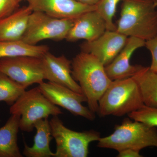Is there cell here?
<instances>
[{
    "label": "cell",
    "mask_w": 157,
    "mask_h": 157,
    "mask_svg": "<svg viewBox=\"0 0 157 157\" xmlns=\"http://www.w3.org/2000/svg\"><path fill=\"white\" fill-rule=\"evenodd\" d=\"M105 67L95 56L83 52L72 61V76L86 98L88 107L94 113L98 112L100 99L112 81Z\"/></svg>",
    "instance_id": "cell-1"
},
{
    "label": "cell",
    "mask_w": 157,
    "mask_h": 157,
    "mask_svg": "<svg viewBox=\"0 0 157 157\" xmlns=\"http://www.w3.org/2000/svg\"><path fill=\"white\" fill-rule=\"evenodd\" d=\"M117 32L146 41L157 36V7L151 0H122Z\"/></svg>",
    "instance_id": "cell-2"
},
{
    "label": "cell",
    "mask_w": 157,
    "mask_h": 157,
    "mask_svg": "<svg viewBox=\"0 0 157 157\" xmlns=\"http://www.w3.org/2000/svg\"><path fill=\"white\" fill-rule=\"evenodd\" d=\"M144 105L137 82L133 77L112 80L102 96L98 112L101 117H121Z\"/></svg>",
    "instance_id": "cell-3"
},
{
    "label": "cell",
    "mask_w": 157,
    "mask_h": 157,
    "mask_svg": "<svg viewBox=\"0 0 157 157\" xmlns=\"http://www.w3.org/2000/svg\"><path fill=\"white\" fill-rule=\"evenodd\" d=\"M98 147L118 152L126 149L140 151L148 147L157 148V128L131 118H125L121 124L115 126L112 134L99 139Z\"/></svg>",
    "instance_id": "cell-4"
},
{
    "label": "cell",
    "mask_w": 157,
    "mask_h": 157,
    "mask_svg": "<svg viewBox=\"0 0 157 157\" xmlns=\"http://www.w3.org/2000/svg\"><path fill=\"white\" fill-rule=\"evenodd\" d=\"M9 111L11 114L20 116L19 129L27 132L33 131L37 121L63 113L57 106L44 95L39 86L25 90L11 106Z\"/></svg>",
    "instance_id": "cell-5"
},
{
    "label": "cell",
    "mask_w": 157,
    "mask_h": 157,
    "mask_svg": "<svg viewBox=\"0 0 157 157\" xmlns=\"http://www.w3.org/2000/svg\"><path fill=\"white\" fill-rule=\"evenodd\" d=\"M52 136L55 140L54 157H86L90 143L101 138L99 132L94 130L76 132L68 128L58 116L49 121Z\"/></svg>",
    "instance_id": "cell-6"
},
{
    "label": "cell",
    "mask_w": 157,
    "mask_h": 157,
    "mask_svg": "<svg viewBox=\"0 0 157 157\" xmlns=\"http://www.w3.org/2000/svg\"><path fill=\"white\" fill-rule=\"evenodd\" d=\"M75 19L57 18L41 11H33L21 40L32 45H36L47 39L56 41L66 39Z\"/></svg>",
    "instance_id": "cell-7"
},
{
    "label": "cell",
    "mask_w": 157,
    "mask_h": 157,
    "mask_svg": "<svg viewBox=\"0 0 157 157\" xmlns=\"http://www.w3.org/2000/svg\"><path fill=\"white\" fill-rule=\"evenodd\" d=\"M0 71L26 89L30 86L40 84L45 80L42 58L31 56L0 59Z\"/></svg>",
    "instance_id": "cell-8"
},
{
    "label": "cell",
    "mask_w": 157,
    "mask_h": 157,
    "mask_svg": "<svg viewBox=\"0 0 157 157\" xmlns=\"http://www.w3.org/2000/svg\"><path fill=\"white\" fill-rule=\"evenodd\" d=\"M39 85L42 94L52 104L64 108L73 115L88 120L93 121L95 118V113L82 105V103L87 101L83 94L49 81H43Z\"/></svg>",
    "instance_id": "cell-9"
},
{
    "label": "cell",
    "mask_w": 157,
    "mask_h": 157,
    "mask_svg": "<svg viewBox=\"0 0 157 157\" xmlns=\"http://www.w3.org/2000/svg\"><path fill=\"white\" fill-rule=\"evenodd\" d=\"M128 38L116 31L106 30L95 40L82 43L81 51L93 55L106 67L124 48Z\"/></svg>",
    "instance_id": "cell-10"
},
{
    "label": "cell",
    "mask_w": 157,
    "mask_h": 157,
    "mask_svg": "<svg viewBox=\"0 0 157 157\" xmlns=\"http://www.w3.org/2000/svg\"><path fill=\"white\" fill-rule=\"evenodd\" d=\"M45 79L82 94L80 86L72 75V61L64 55L56 56L49 51L42 58Z\"/></svg>",
    "instance_id": "cell-11"
},
{
    "label": "cell",
    "mask_w": 157,
    "mask_h": 157,
    "mask_svg": "<svg viewBox=\"0 0 157 157\" xmlns=\"http://www.w3.org/2000/svg\"><path fill=\"white\" fill-rule=\"evenodd\" d=\"M29 6L33 11H41L59 18L76 19L88 11L96 10L75 0H29Z\"/></svg>",
    "instance_id": "cell-12"
},
{
    "label": "cell",
    "mask_w": 157,
    "mask_h": 157,
    "mask_svg": "<svg viewBox=\"0 0 157 157\" xmlns=\"http://www.w3.org/2000/svg\"><path fill=\"white\" fill-rule=\"evenodd\" d=\"M107 30L106 23L97 10L88 11L74 20L66 40L90 42L98 39Z\"/></svg>",
    "instance_id": "cell-13"
},
{
    "label": "cell",
    "mask_w": 157,
    "mask_h": 157,
    "mask_svg": "<svg viewBox=\"0 0 157 157\" xmlns=\"http://www.w3.org/2000/svg\"><path fill=\"white\" fill-rule=\"evenodd\" d=\"M146 41L134 37H129L119 53L110 64L105 67L107 75L112 80L132 77L140 65H133L130 63L135 51L145 46Z\"/></svg>",
    "instance_id": "cell-14"
},
{
    "label": "cell",
    "mask_w": 157,
    "mask_h": 157,
    "mask_svg": "<svg viewBox=\"0 0 157 157\" xmlns=\"http://www.w3.org/2000/svg\"><path fill=\"white\" fill-rule=\"evenodd\" d=\"M33 10L24 6L0 20V41L22 39L26 30L29 18Z\"/></svg>",
    "instance_id": "cell-15"
},
{
    "label": "cell",
    "mask_w": 157,
    "mask_h": 157,
    "mask_svg": "<svg viewBox=\"0 0 157 157\" xmlns=\"http://www.w3.org/2000/svg\"><path fill=\"white\" fill-rule=\"evenodd\" d=\"M36 133L34 144L30 147L25 143L22 154L26 157H54L51 151L50 143L53 139L48 118L37 121L34 125Z\"/></svg>",
    "instance_id": "cell-16"
},
{
    "label": "cell",
    "mask_w": 157,
    "mask_h": 157,
    "mask_svg": "<svg viewBox=\"0 0 157 157\" xmlns=\"http://www.w3.org/2000/svg\"><path fill=\"white\" fill-rule=\"evenodd\" d=\"M20 116L11 114L0 128V157H22L17 144Z\"/></svg>",
    "instance_id": "cell-17"
},
{
    "label": "cell",
    "mask_w": 157,
    "mask_h": 157,
    "mask_svg": "<svg viewBox=\"0 0 157 157\" xmlns=\"http://www.w3.org/2000/svg\"><path fill=\"white\" fill-rule=\"evenodd\" d=\"M48 51L49 47L47 45H32L21 39L0 41V59L19 56L41 58Z\"/></svg>",
    "instance_id": "cell-18"
},
{
    "label": "cell",
    "mask_w": 157,
    "mask_h": 157,
    "mask_svg": "<svg viewBox=\"0 0 157 157\" xmlns=\"http://www.w3.org/2000/svg\"><path fill=\"white\" fill-rule=\"evenodd\" d=\"M132 77L138 85L144 105L157 107V73L152 71L149 67L140 65Z\"/></svg>",
    "instance_id": "cell-19"
},
{
    "label": "cell",
    "mask_w": 157,
    "mask_h": 157,
    "mask_svg": "<svg viewBox=\"0 0 157 157\" xmlns=\"http://www.w3.org/2000/svg\"><path fill=\"white\" fill-rule=\"evenodd\" d=\"M26 89L0 71V101H4L11 106Z\"/></svg>",
    "instance_id": "cell-20"
},
{
    "label": "cell",
    "mask_w": 157,
    "mask_h": 157,
    "mask_svg": "<svg viewBox=\"0 0 157 157\" xmlns=\"http://www.w3.org/2000/svg\"><path fill=\"white\" fill-rule=\"evenodd\" d=\"M122 0H100L96 6V10L105 20L107 30L116 31L113 21L118 4Z\"/></svg>",
    "instance_id": "cell-21"
},
{
    "label": "cell",
    "mask_w": 157,
    "mask_h": 157,
    "mask_svg": "<svg viewBox=\"0 0 157 157\" xmlns=\"http://www.w3.org/2000/svg\"><path fill=\"white\" fill-rule=\"evenodd\" d=\"M128 115L133 120L141 122L150 126L157 127V107L144 105Z\"/></svg>",
    "instance_id": "cell-22"
},
{
    "label": "cell",
    "mask_w": 157,
    "mask_h": 157,
    "mask_svg": "<svg viewBox=\"0 0 157 157\" xmlns=\"http://www.w3.org/2000/svg\"><path fill=\"white\" fill-rule=\"evenodd\" d=\"M19 4L16 0H0V20L17 10Z\"/></svg>",
    "instance_id": "cell-23"
},
{
    "label": "cell",
    "mask_w": 157,
    "mask_h": 157,
    "mask_svg": "<svg viewBox=\"0 0 157 157\" xmlns=\"http://www.w3.org/2000/svg\"><path fill=\"white\" fill-rule=\"evenodd\" d=\"M145 46L151 54L152 60L150 69L157 73V36L146 41Z\"/></svg>",
    "instance_id": "cell-24"
},
{
    "label": "cell",
    "mask_w": 157,
    "mask_h": 157,
    "mask_svg": "<svg viewBox=\"0 0 157 157\" xmlns=\"http://www.w3.org/2000/svg\"><path fill=\"white\" fill-rule=\"evenodd\" d=\"M117 157H142V156L140 155V151L132 149H126L119 151Z\"/></svg>",
    "instance_id": "cell-25"
},
{
    "label": "cell",
    "mask_w": 157,
    "mask_h": 157,
    "mask_svg": "<svg viewBox=\"0 0 157 157\" xmlns=\"http://www.w3.org/2000/svg\"><path fill=\"white\" fill-rule=\"evenodd\" d=\"M78 2L90 6H96L100 0H75Z\"/></svg>",
    "instance_id": "cell-26"
},
{
    "label": "cell",
    "mask_w": 157,
    "mask_h": 157,
    "mask_svg": "<svg viewBox=\"0 0 157 157\" xmlns=\"http://www.w3.org/2000/svg\"><path fill=\"white\" fill-rule=\"evenodd\" d=\"M151 1H152V2L154 3L155 6L157 8V0H151Z\"/></svg>",
    "instance_id": "cell-27"
},
{
    "label": "cell",
    "mask_w": 157,
    "mask_h": 157,
    "mask_svg": "<svg viewBox=\"0 0 157 157\" xmlns=\"http://www.w3.org/2000/svg\"><path fill=\"white\" fill-rule=\"evenodd\" d=\"M16 1H17V2L20 3L21 2H22L23 1H28V2H29V0H16Z\"/></svg>",
    "instance_id": "cell-28"
}]
</instances>
